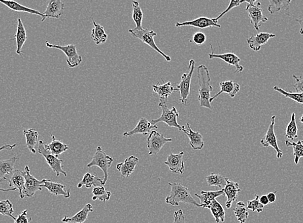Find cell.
<instances>
[{
	"label": "cell",
	"instance_id": "cell-1",
	"mask_svg": "<svg viewBox=\"0 0 303 223\" xmlns=\"http://www.w3.org/2000/svg\"><path fill=\"white\" fill-rule=\"evenodd\" d=\"M197 74L200 86L198 99L200 105L201 107L212 110L210 103V94L213 90V87L210 84V72L205 65L202 64L197 68Z\"/></svg>",
	"mask_w": 303,
	"mask_h": 223
},
{
	"label": "cell",
	"instance_id": "cell-2",
	"mask_svg": "<svg viewBox=\"0 0 303 223\" xmlns=\"http://www.w3.org/2000/svg\"><path fill=\"white\" fill-rule=\"evenodd\" d=\"M171 187L170 193L165 198V203L172 206H178L179 203H183L201 207L198 203L192 196L187 187L179 183H168Z\"/></svg>",
	"mask_w": 303,
	"mask_h": 223
},
{
	"label": "cell",
	"instance_id": "cell-3",
	"mask_svg": "<svg viewBox=\"0 0 303 223\" xmlns=\"http://www.w3.org/2000/svg\"><path fill=\"white\" fill-rule=\"evenodd\" d=\"M113 162H114V159L110 156L106 155L101 146H98L95 155L92 158L91 162L88 164L87 166L89 168L96 166L101 168L104 174V186L108 180V169L112 166Z\"/></svg>",
	"mask_w": 303,
	"mask_h": 223
},
{
	"label": "cell",
	"instance_id": "cell-4",
	"mask_svg": "<svg viewBox=\"0 0 303 223\" xmlns=\"http://www.w3.org/2000/svg\"><path fill=\"white\" fill-rule=\"evenodd\" d=\"M129 32L133 35L135 38L139 39L142 42L147 44L149 46L151 49L154 51L158 52L160 55L162 56V57L165 58V59L167 62H170L172 60L171 57L169 56L166 55L160 49H159L158 46H157L155 40H154V37L156 36L157 33L154 32V30H150L148 29L142 28L140 30H137V29L133 28L129 29Z\"/></svg>",
	"mask_w": 303,
	"mask_h": 223
},
{
	"label": "cell",
	"instance_id": "cell-5",
	"mask_svg": "<svg viewBox=\"0 0 303 223\" xmlns=\"http://www.w3.org/2000/svg\"><path fill=\"white\" fill-rule=\"evenodd\" d=\"M159 106L162 110V116L157 119L152 120L150 122L153 125H156L159 122H164L167 126H168L169 128H177L179 131H181V126L177 122V118L179 116V112H177L175 106H173L172 109L170 110L167 106V103H163V102H160Z\"/></svg>",
	"mask_w": 303,
	"mask_h": 223
},
{
	"label": "cell",
	"instance_id": "cell-6",
	"mask_svg": "<svg viewBox=\"0 0 303 223\" xmlns=\"http://www.w3.org/2000/svg\"><path fill=\"white\" fill-rule=\"evenodd\" d=\"M37 152L43 156L46 162L49 165L52 171L56 173V176L59 177L61 174L64 175L66 177L67 176V173L65 171L64 166H63L64 160L52 155L48 150L46 149L45 143L42 139L39 141Z\"/></svg>",
	"mask_w": 303,
	"mask_h": 223
},
{
	"label": "cell",
	"instance_id": "cell-7",
	"mask_svg": "<svg viewBox=\"0 0 303 223\" xmlns=\"http://www.w3.org/2000/svg\"><path fill=\"white\" fill-rule=\"evenodd\" d=\"M46 47L49 49H56L62 51L67 57V62L68 67L73 68L78 66L82 62V57L79 55L77 51L76 46L75 45H68L66 46H60L52 45L46 41Z\"/></svg>",
	"mask_w": 303,
	"mask_h": 223
},
{
	"label": "cell",
	"instance_id": "cell-8",
	"mask_svg": "<svg viewBox=\"0 0 303 223\" xmlns=\"http://www.w3.org/2000/svg\"><path fill=\"white\" fill-rule=\"evenodd\" d=\"M195 60L191 59L189 64V72L183 74L181 76V81L179 84H176L177 89L180 92V101L183 105L187 103L188 98L191 93V81L195 68Z\"/></svg>",
	"mask_w": 303,
	"mask_h": 223
},
{
	"label": "cell",
	"instance_id": "cell-9",
	"mask_svg": "<svg viewBox=\"0 0 303 223\" xmlns=\"http://www.w3.org/2000/svg\"><path fill=\"white\" fill-rule=\"evenodd\" d=\"M171 141H172V139L166 138L164 134L157 131H151L147 139V147L149 151L148 155H158L164 146Z\"/></svg>",
	"mask_w": 303,
	"mask_h": 223
},
{
	"label": "cell",
	"instance_id": "cell-10",
	"mask_svg": "<svg viewBox=\"0 0 303 223\" xmlns=\"http://www.w3.org/2000/svg\"><path fill=\"white\" fill-rule=\"evenodd\" d=\"M275 118H276V116L275 115L271 116V122L269 125L268 129H267L266 134L261 139L260 142L263 147H272L276 151L277 158L278 159H280V158L283 157V153L278 146L277 139L274 131Z\"/></svg>",
	"mask_w": 303,
	"mask_h": 223
},
{
	"label": "cell",
	"instance_id": "cell-11",
	"mask_svg": "<svg viewBox=\"0 0 303 223\" xmlns=\"http://www.w3.org/2000/svg\"><path fill=\"white\" fill-rule=\"evenodd\" d=\"M25 195L26 197H32L34 196L37 191H42L41 185L43 180H37L35 177L31 174L30 168L28 166L25 167Z\"/></svg>",
	"mask_w": 303,
	"mask_h": 223
},
{
	"label": "cell",
	"instance_id": "cell-12",
	"mask_svg": "<svg viewBox=\"0 0 303 223\" xmlns=\"http://www.w3.org/2000/svg\"><path fill=\"white\" fill-rule=\"evenodd\" d=\"M248 17L250 19V23L256 30H260L261 23L267 22L268 18L263 14V10L261 9V3L258 2L254 5H248L246 7Z\"/></svg>",
	"mask_w": 303,
	"mask_h": 223
},
{
	"label": "cell",
	"instance_id": "cell-13",
	"mask_svg": "<svg viewBox=\"0 0 303 223\" xmlns=\"http://www.w3.org/2000/svg\"><path fill=\"white\" fill-rule=\"evenodd\" d=\"M5 181L9 183V186L11 188L18 190L19 195L21 199H24L25 195V179L24 172L22 170L15 169L13 172L8 174L5 177Z\"/></svg>",
	"mask_w": 303,
	"mask_h": 223
},
{
	"label": "cell",
	"instance_id": "cell-14",
	"mask_svg": "<svg viewBox=\"0 0 303 223\" xmlns=\"http://www.w3.org/2000/svg\"><path fill=\"white\" fill-rule=\"evenodd\" d=\"M184 152L177 154L170 153L164 162L173 174H183L185 172V164L183 160Z\"/></svg>",
	"mask_w": 303,
	"mask_h": 223
},
{
	"label": "cell",
	"instance_id": "cell-15",
	"mask_svg": "<svg viewBox=\"0 0 303 223\" xmlns=\"http://www.w3.org/2000/svg\"><path fill=\"white\" fill-rule=\"evenodd\" d=\"M209 59H219L223 60L229 65L233 66L236 68L235 73H241L244 70L243 66L240 64L241 59L234 52L223 54H215L214 52L208 54Z\"/></svg>",
	"mask_w": 303,
	"mask_h": 223
},
{
	"label": "cell",
	"instance_id": "cell-16",
	"mask_svg": "<svg viewBox=\"0 0 303 223\" xmlns=\"http://www.w3.org/2000/svg\"><path fill=\"white\" fill-rule=\"evenodd\" d=\"M181 128L182 131L189 137L190 145L192 149L194 151H198V150H202L204 147L203 137L202 134H200L199 131L192 130L189 123H187V128L184 126H181Z\"/></svg>",
	"mask_w": 303,
	"mask_h": 223
},
{
	"label": "cell",
	"instance_id": "cell-17",
	"mask_svg": "<svg viewBox=\"0 0 303 223\" xmlns=\"http://www.w3.org/2000/svg\"><path fill=\"white\" fill-rule=\"evenodd\" d=\"M139 162V158L135 155L129 156L126 158L123 163L117 164L116 168L121 173V176L123 180L130 176L135 172V167Z\"/></svg>",
	"mask_w": 303,
	"mask_h": 223
},
{
	"label": "cell",
	"instance_id": "cell-18",
	"mask_svg": "<svg viewBox=\"0 0 303 223\" xmlns=\"http://www.w3.org/2000/svg\"><path fill=\"white\" fill-rule=\"evenodd\" d=\"M223 191L227 197V201L225 203L226 207L229 209L231 208L234 202L237 200L238 194L241 192V189L239 188V183L227 178V185L225 188L223 189Z\"/></svg>",
	"mask_w": 303,
	"mask_h": 223
},
{
	"label": "cell",
	"instance_id": "cell-19",
	"mask_svg": "<svg viewBox=\"0 0 303 223\" xmlns=\"http://www.w3.org/2000/svg\"><path fill=\"white\" fill-rule=\"evenodd\" d=\"M185 26L193 27L200 29L210 28V27H217L221 28L220 25L216 24L214 22L213 19L206 17H200L192 21H186L183 23H177L175 27H182Z\"/></svg>",
	"mask_w": 303,
	"mask_h": 223
},
{
	"label": "cell",
	"instance_id": "cell-20",
	"mask_svg": "<svg viewBox=\"0 0 303 223\" xmlns=\"http://www.w3.org/2000/svg\"><path fill=\"white\" fill-rule=\"evenodd\" d=\"M275 37V35L273 34L260 32L256 35H253V36L249 37V38L246 39V41H247L250 49L255 52H259L263 45H266L269 42V39Z\"/></svg>",
	"mask_w": 303,
	"mask_h": 223
},
{
	"label": "cell",
	"instance_id": "cell-21",
	"mask_svg": "<svg viewBox=\"0 0 303 223\" xmlns=\"http://www.w3.org/2000/svg\"><path fill=\"white\" fill-rule=\"evenodd\" d=\"M43 185L41 188L47 189L52 195L59 196L62 195L65 198H69L70 197V189H67L64 185L61 183H55L51 180L43 179Z\"/></svg>",
	"mask_w": 303,
	"mask_h": 223
},
{
	"label": "cell",
	"instance_id": "cell-22",
	"mask_svg": "<svg viewBox=\"0 0 303 223\" xmlns=\"http://www.w3.org/2000/svg\"><path fill=\"white\" fill-rule=\"evenodd\" d=\"M158 127L156 125H153L149 122L147 118L142 117L140 118L137 126L135 128L129 132H125L123 135L124 137H133L137 134H142L147 135L151 132L152 129H158Z\"/></svg>",
	"mask_w": 303,
	"mask_h": 223
},
{
	"label": "cell",
	"instance_id": "cell-23",
	"mask_svg": "<svg viewBox=\"0 0 303 223\" xmlns=\"http://www.w3.org/2000/svg\"><path fill=\"white\" fill-rule=\"evenodd\" d=\"M219 86H220V91L216 95H215L214 97L210 98V104L217 97H218L219 95L222 94V93H227L231 98H234L239 93L240 89H241L240 85L232 80L223 81V82L220 83V84H219Z\"/></svg>",
	"mask_w": 303,
	"mask_h": 223
},
{
	"label": "cell",
	"instance_id": "cell-24",
	"mask_svg": "<svg viewBox=\"0 0 303 223\" xmlns=\"http://www.w3.org/2000/svg\"><path fill=\"white\" fill-rule=\"evenodd\" d=\"M64 3L60 0H54L49 2L43 14L45 19H59L64 14Z\"/></svg>",
	"mask_w": 303,
	"mask_h": 223
},
{
	"label": "cell",
	"instance_id": "cell-25",
	"mask_svg": "<svg viewBox=\"0 0 303 223\" xmlns=\"http://www.w3.org/2000/svg\"><path fill=\"white\" fill-rule=\"evenodd\" d=\"M223 195H224L223 189L216 191H202L201 192L200 195L198 193L195 194L196 196L200 200L201 207L208 208V209H210L211 204H212L213 201L216 199L217 197Z\"/></svg>",
	"mask_w": 303,
	"mask_h": 223
},
{
	"label": "cell",
	"instance_id": "cell-26",
	"mask_svg": "<svg viewBox=\"0 0 303 223\" xmlns=\"http://www.w3.org/2000/svg\"><path fill=\"white\" fill-rule=\"evenodd\" d=\"M152 89L154 93H157L160 98V102L167 103V99L169 96L172 95L175 91H178V89H174L170 81L165 83V84L161 85L160 83L158 84L153 85Z\"/></svg>",
	"mask_w": 303,
	"mask_h": 223
},
{
	"label": "cell",
	"instance_id": "cell-27",
	"mask_svg": "<svg viewBox=\"0 0 303 223\" xmlns=\"http://www.w3.org/2000/svg\"><path fill=\"white\" fill-rule=\"evenodd\" d=\"M94 211L93 205L91 203H88L72 218H68L66 216L62 219V222L64 223H84L87 220L89 213Z\"/></svg>",
	"mask_w": 303,
	"mask_h": 223
},
{
	"label": "cell",
	"instance_id": "cell-28",
	"mask_svg": "<svg viewBox=\"0 0 303 223\" xmlns=\"http://www.w3.org/2000/svg\"><path fill=\"white\" fill-rule=\"evenodd\" d=\"M15 39L16 40V54L18 55L22 56H24L22 52V48L24 47V44L26 43L27 36V31L24 24H23L22 19L18 18L17 30L15 34Z\"/></svg>",
	"mask_w": 303,
	"mask_h": 223
},
{
	"label": "cell",
	"instance_id": "cell-29",
	"mask_svg": "<svg viewBox=\"0 0 303 223\" xmlns=\"http://www.w3.org/2000/svg\"><path fill=\"white\" fill-rule=\"evenodd\" d=\"M0 3L3 4V5H5L6 7H7L10 10H13V11L26 12V13L41 16V18H42V20H41V22H42L46 20L43 13H41V12H39L38 10L30 9V8L25 7V6L21 5V4L17 3V2L0 0Z\"/></svg>",
	"mask_w": 303,
	"mask_h": 223
},
{
	"label": "cell",
	"instance_id": "cell-30",
	"mask_svg": "<svg viewBox=\"0 0 303 223\" xmlns=\"http://www.w3.org/2000/svg\"><path fill=\"white\" fill-rule=\"evenodd\" d=\"M83 186H85L87 189L91 188L92 187H100L103 186V178H100L95 174L87 172L84 175L82 180L78 184V188H82Z\"/></svg>",
	"mask_w": 303,
	"mask_h": 223
},
{
	"label": "cell",
	"instance_id": "cell-31",
	"mask_svg": "<svg viewBox=\"0 0 303 223\" xmlns=\"http://www.w3.org/2000/svg\"><path fill=\"white\" fill-rule=\"evenodd\" d=\"M52 141L49 144H45V149L52 155L59 157L60 155L69 149L68 146L56 139L54 135L51 134Z\"/></svg>",
	"mask_w": 303,
	"mask_h": 223
},
{
	"label": "cell",
	"instance_id": "cell-32",
	"mask_svg": "<svg viewBox=\"0 0 303 223\" xmlns=\"http://www.w3.org/2000/svg\"><path fill=\"white\" fill-rule=\"evenodd\" d=\"M93 23L94 28L92 30V39L97 45L105 43L108 39V35L106 34L104 27L101 25L97 24L93 19Z\"/></svg>",
	"mask_w": 303,
	"mask_h": 223
},
{
	"label": "cell",
	"instance_id": "cell-33",
	"mask_svg": "<svg viewBox=\"0 0 303 223\" xmlns=\"http://www.w3.org/2000/svg\"><path fill=\"white\" fill-rule=\"evenodd\" d=\"M17 160L15 156L8 160H0V182L5 181V177L15 170L14 164Z\"/></svg>",
	"mask_w": 303,
	"mask_h": 223
},
{
	"label": "cell",
	"instance_id": "cell-34",
	"mask_svg": "<svg viewBox=\"0 0 303 223\" xmlns=\"http://www.w3.org/2000/svg\"><path fill=\"white\" fill-rule=\"evenodd\" d=\"M291 0H269L268 10L271 14L286 10L289 11Z\"/></svg>",
	"mask_w": 303,
	"mask_h": 223
},
{
	"label": "cell",
	"instance_id": "cell-35",
	"mask_svg": "<svg viewBox=\"0 0 303 223\" xmlns=\"http://www.w3.org/2000/svg\"><path fill=\"white\" fill-rule=\"evenodd\" d=\"M24 136L26 137L27 148L31 153H36L35 145L39 138V133L33 129H29L24 131Z\"/></svg>",
	"mask_w": 303,
	"mask_h": 223
},
{
	"label": "cell",
	"instance_id": "cell-36",
	"mask_svg": "<svg viewBox=\"0 0 303 223\" xmlns=\"http://www.w3.org/2000/svg\"><path fill=\"white\" fill-rule=\"evenodd\" d=\"M211 213L214 216L216 223L225 222V211L223 206L217 201L216 199L213 201L210 208Z\"/></svg>",
	"mask_w": 303,
	"mask_h": 223
},
{
	"label": "cell",
	"instance_id": "cell-37",
	"mask_svg": "<svg viewBox=\"0 0 303 223\" xmlns=\"http://www.w3.org/2000/svg\"><path fill=\"white\" fill-rule=\"evenodd\" d=\"M233 211L239 223H245L248 220L249 213L247 211V207L243 201H238Z\"/></svg>",
	"mask_w": 303,
	"mask_h": 223
},
{
	"label": "cell",
	"instance_id": "cell-38",
	"mask_svg": "<svg viewBox=\"0 0 303 223\" xmlns=\"http://www.w3.org/2000/svg\"><path fill=\"white\" fill-rule=\"evenodd\" d=\"M133 20L135 24V29L140 30L143 28L142 22H143V13L141 8L140 7L138 1H133Z\"/></svg>",
	"mask_w": 303,
	"mask_h": 223
},
{
	"label": "cell",
	"instance_id": "cell-39",
	"mask_svg": "<svg viewBox=\"0 0 303 223\" xmlns=\"http://www.w3.org/2000/svg\"><path fill=\"white\" fill-rule=\"evenodd\" d=\"M92 193L93 195V197L92 198L93 201L99 199L103 203L108 201L112 196V193L110 191H106L104 186L94 187Z\"/></svg>",
	"mask_w": 303,
	"mask_h": 223
},
{
	"label": "cell",
	"instance_id": "cell-40",
	"mask_svg": "<svg viewBox=\"0 0 303 223\" xmlns=\"http://www.w3.org/2000/svg\"><path fill=\"white\" fill-rule=\"evenodd\" d=\"M206 182L208 186L219 187L221 189H224L227 185V178L222 175L218 174H210L206 176Z\"/></svg>",
	"mask_w": 303,
	"mask_h": 223
},
{
	"label": "cell",
	"instance_id": "cell-41",
	"mask_svg": "<svg viewBox=\"0 0 303 223\" xmlns=\"http://www.w3.org/2000/svg\"><path fill=\"white\" fill-rule=\"evenodd\" d=\"M298 128L297 126L296 114L292 112L291 119L286 128V137L288 139H294L298 138Z\"/></svg>",
	"mask_w": 303,
	"mask_h": 223
},
{
	"label": "cell",
	"instance_id": "cell-42",
	"mask_svg": "<svg viewBox=\"0 0 303 223\" xmlns=\"http://www.w3.org/2000/svg\"><path fill=\"white\" fill-rule=\"evenodd\" d=\"M285 144L287 147H292L294 149V162L298 165L301 158L303 157V145L300 141L298 142H290L288 140L285 141Z\"/></svg>",
	"mask_w": 303,
	"mask_h": 223
},
{
	"label": "cell",
	"instance_id": "cell-43",
	"mask_svg": "<svg viewBox=\"0 0 303 223\" xmlns=\"http://www.w3.org/2000/svg\"><path fill=\"white\" fill-rule=\"evenodd\" d=\"M273 89L277 91V92L281 93L282 95L285 96V97L292 99V101L296 102V103L303 104V93H293L291 92V91L288 92V91L284 90L281 87L277 86H273Z\"/></svg>",
	"mask_w": 303,
	"mask_h": 223
},
{
	"label": "cell",
	"instance_id": "cell-44",
	"mask_svg": "<svg viewBox=\"0 0 303 223\" xmlns=\"http://www.w3.org/2000/svg\"><path fill=\"white\" fill-rule=\"evenodd\" d=\"M14 212L13 205L9 199L0 201V214L10 217L15 220L16 218L13 216Z\"/></svg>",
	"mask_w": 303,
	"mask_h": 223
},
{
	"label": "cell",
	"instance_id": "cell-45",
	"mask_svg": "<svg viewBox=\"0 0 303 223\" xmlns=\"http://www.w3.org/2000/svg\"><path fill=\"white\" fill-rule=\"evenodd\" d=\"M255 198L251 201L247 202V209L251 210L252 212H256L258 213H261L264 209V206L261 205L260 202V195H255Z\"/></svg>",
	"mask_w": 303,
	"mask_h": 223
},
{
	"label": "cell",
	"instance_id": "cell-46",
	"mask_svg": "<svg viewBox=\"0 0 303 223\" xmlns=\"http://www.w3.org/2000/svg\"><path fill=\"white\" fill-rule=\"evenodd\" d=\"M242 3H246V0H243V1H234V0H232V1L230 2L229 7H227V9L224 10V11H223L220 15L217 16V18H212L213 20H214L215 23L217 24L218 21L220 20L223 16H224L226 14L228 13L229 11H231V10L234 9V8L239 7V6L241 5Z\"/></svg>",
	"mask_w": 303,
	"mask_h": 223
},
{
	"label": "cell",
	"instance_id": "cell-47",
	"mask_svg": "<svg viewBox=\"0 0 303 223\" xmlns=\"http://www.w3.org/2000/svg\"><path fill=\"white\" fill-rule=\"evenodd\" d=\"M206 35L202 32H196L192 36V41L196 45H202L206 42Z\"/></svg>",
	"mask_w": 303,
	"mask_h": 223
},
{
	"label": "cell",
	"instance_id": "cell-48",
	"mask_svg": "<svg viewBox=\"0 0 303 223\" xmlns=\"http://www.w3.org/2000/svg\"><path fill=\"white\" fill-rule=\"evenodd\" d=\"M32 218H28V210H25L22 214L18 215L14 220V223H30Z\"/></svg>",
	"mask_w": 303,
	"mask_h": 223
},
{
	"label": "cell",
	"instance_id": "cell-49",
	"mask_svg": "<svg viewBox=\"0 0 303 223\" xmlns=\"http://www.w3.org/2000/svg\"><path fill=\"white\" fill-rule=\"evenodd\" d=\"M293 78L296 80V83L294 84V89L297 93H303V78L302 76H297L293 75Z\"/></svg>",
	"mask_w": 303,
	"mask_h": 223
},
{
	"label": "cell",
	"instance_id": "cell-50",
	"mask_svg": "<svg viewBox=\"0 0 303 223\" xmlns=\"http://www.w3.org/2000/svg\"><path fill=\"white\" fill-rule=\"evenodd\" d=\"M173 223H186L185 217L183 210L179 209L174 212Z\"/></svg>",
	"mask_w": 303,
	"mask_h": 223
},
{
	"label": "cell",
	"instance_id": "cell-51",
	"mask_svg": "<svg viewBox=\"0 0 303 223\" xmlns=\"http://www.w3.org/2000/svg\"><path fill=\"white\" fill-rule=\"evenodd\" d=\"M267 195V197H268L269 203H275V201H276V192H274V193H269Z\"/></svg>",
	"mask_w": 303,
	"mask_h": 223
},
{
	"label": "cell",
	"instance_id": "cell-52",
	"mask_svg": "<svg viewBox=\"0 0 303 223\" xmlns=\"http://www.w3.org/2000/svg\"><path fill=\"white\" fill-rule=\"evenodd\" d=\"M260 202L261 205L264 206L268 205L269 203L268 197H267V195H261V197H260Z\"/></svg>",
	"mask_w": 303,
	"mask_h": 223
},
{
	"label": "cell",
	"instance_id": "cell-53",
	"mask_svg": "<svg viewBox=\"0 0 303 223\" xmlns=\"http://www.w3.org/2000/svg\"><path fill=\"white\" fill-rule=\"evenodd\" d=\"M16 147V143L14 144L10 145H4L0 147V152L2 151H4V150H7V151H11V150L13 149L14 147Z\"/></svg>",
	"mask_w": 303,
	"mask_h": 223
},
{
	"label": "cell",
	"instance_id": "cell-54",
	"mask_svg": "<svg viewBox=\"0 0 303 223\" xmlns=\"http://www.w3.org/2000/svg\"><path fill=\"white\" fill-rule=\"evenodd\" d=\"M296 22L299 23L300 25V34L303 35V18L297 19Z\"/></svg>",
	"mask_w": 303,
	"mask_h": 223
},
{
	"label": "cell",
	"instance_id": "cell-55",
	"mask_svg": "<svg viewBox=\"0 0 303 223\" xmlns=\"http://www.w3.org/2000/svg\"><path fill=\"white\" fill-rule=\"evenodd\" d=\"M16 190L17 189H14V188H10L9 189H4L0 188V191L5 192V193H8V192H10V191H16Z\"/></svg>",
	"mask_w": 303,
	"mask_h": 223
},
{
	"label": "cell",
	"instance_id": "cell-56",
	"mask_svg": "<svg viewBox=\"0 0 303 223\" xmlns=\"http://www.w3.org/2000/svg\"><path fill=\"white\" fill-rule=\"evenodd\" d=\"M300 122L302 123V124H303V114L302 116V117H301L300 118Z\"/></svg>",
	"mask_w": 303,
	"mask_h": 223
},
{
	"label": "cell",
	"instance_id": "cell-57",
	"mask_svg": "<svg viewBox=\"0 0 303 223\" xmlns=\"http://www.w3.org/2000/svg\"><path fill=\"white\" fill-rule=\"evenodd\" d=\"M301 142H302V145H303V140H301Z\"/></svg>",
	"mask_w": 303,
	"mask_h": 223
}]
</instances>
